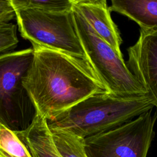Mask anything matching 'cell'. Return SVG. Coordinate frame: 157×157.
I'll return each mask as SVG.
<instances>
[{
	"label": "cell",
	"instance_id": "6da1fadb",
	"mask_svg": "<svg viewBox=\"0 0 157 157\" xmlns=\"http://www.w3.org/2000/svg\"><path fill=\"white\" fill-rule=\"evenodd\" d=\"M32 48L33 63L23 83L37 113L45 118L106 91L86 59L46 48Z\"/></svg>",
	"mask_w": 157,
	"mask_h": 157
},
{
	"label": "cell",
	"instance_id": "7a4b0ae2",
	"mask_svg": "<svg viewBox=\"0 0 157 157\" xmlns=\"http://www.w3.org/2000/svg\"><path fill=\"white\" fill-rule=\"evenodd\" d=\"M153 107L148 95L124 98L105 91L91 94L45 119L49 129L85 139L129 122Z\"/></svg>",
	"mask_w": 157,
	"mask_h": 157
},
{
	"label": "cell",
	"instance_id": "3957f363",
	"mask_svg": "<svg viewBox=\"0 0 157 157\" xmlns=\"http://www.w3.org/2000/svg\"><path fill=\"white\" fill-rule=\"evenodd\" d=\"M72 14L85 59L106 91L124 98L148 95L122 56L98 35L74 6Z\"/></svg>",
	"mask_w": 157,
	"mask_h": 157
},
{
	"label": "cell",
	"instance_id": "277c9868",
	"mask_svg": "<svg viewBox=\"0 0 157 157\" xmlns=\"http://www.w3.org/2000/svg\"><path fill=\"white\" fill-rule=\"evenodd\" d=\"M33 58V48L0 55V124L15 132L26 129L37 114L23 83Z\"/></svg>",
	"mask_w": 157,
	"mask_h": 157
},
{
	"label": "cell",
	"instance_id": "5b68a950",
	"mask_svg": "<svg viewBox=\"0 0 157 157\" xmlns=\"http://www.w3.org/2000/svg\"><path fill=\"white\" fill-rule=\"evenodd\" d=\"M15 11L21 36L28 40L33 47L46 48L85 59L72 10L49 12L21 9Z\"/></svg>",
	"mask_w": 157,
	"mask_h": 157
},
{
	"label": "cell",
	"instance_id": "8992f818",
	"mask_svg": "<svg viewBox=\"0 0 157 157\" xmlns=\"http://www.w3.org/2000/svg\"><path fill=\"white\" fill-rule=\"evenodd\" d=\"M151 110L117 128L85 138L87 156L147 157L157 118V112L152 115Z\"/></svg>",
	"mask_w": 157,
	"mask_h": 157
},
{
	"label": "cell",
	"instance_id": "52a82bcc",
	"mask_svg": "<svg viewBox=\"0 0 157 157\" xmlns=\"http://www.w3.org/2000/svg\"><path fill=\"white\" fill-rule=\"evenodd\" d=\"M128 53L127 67L146 90L157 111V31L140 29Z\"/></svg>",
	"mask_w": 157,
	"mask_h": 157
},
{
	"label": "cell",
	"instance_id": "ba28073f",
	"mask_svg": "<svg viewBox=\"0 0 157 157\" xmlns=\"http://www.w3.org/2000/svg\"><path fill=\"white\" fill-rule=\"evenodd\" d=\"M76 7L93 30L119 55L122 56L121 38L112 21L105 0H73Z\"/></svg>",
	"mask_w": 157,
	"mask_h": 157
},
{
	"label": "cell",
	"instance_id": "9c48e42d",
	"mask_svg": "<svg viewBox=\"0 0 157 157\" xmlns=\"http://www.w3.org/2000/svg\"><path fill=\"white\" fill-rule=\"evenodd\" d=\"M15 134L32 157H63L55 145L46 119L39 114L26 129Z\"/></svg>",
	"mask_w": 157,
	"mask_h": 157
},
{
	"label": "cell",
	"instance_id": "30bf717a",
	"mask_svg": "<svg viewBox=\"0 0 157 157\" xmlns=\"http://www.w3.org/2000/svg\"><path fill=\"white\" fill-rule=\"evenodd\" d=\"M109 9L126 16L142 30L157 31V0H112Z\"/></svg>",
	"mask_w": 157,
	"mask_h": 157
},
{
	"label": "cell",
	"instance_id": "8fae6325",
	"mask_svg": "<svg viewBox=\"0 0 157 157\" xmlns=\"http://www.w3.org/2000/svg\"><path fill=\"white\" fill-rule=\"evenodd\" d=\"M55 145L63 157H88L84 139L69 132L50 129Z\"/></svg>",
	"mask_w": 157,
	"mask_h": 157
},
{
	"label": "cell",
	"instance_id": "7c38bea8",
	"mask_svg": "<svg viewBox=\"0 0 157 157\" xmlns=\"http://www.w3.org/2000/svg\"><path fill=\"white\" fill-rule=\"evenodd\" d=\"M0 157H32L15 132L1 124Z\"/></svg>",
	"mask_w": 157,
	"mask_h": 157
},
{
	"label": "cell",
	"instance_id": "4fadbf2b",
	"mask_svg": "<svg viewBox=\"0 0 157 157\" xmlns=\"http://www.w3.org/2000/svg\"><path fill=\"white\" fill-rule=\"evenodd\" d=\"M14 10L31 9L49 12H65L72 10L73 0H10Z\"/></svg>",
	"mask_w": 157,
	"mask_h": 157
},
{
	"label": "cell",
	"instance_id": "5bb4252c",
	"mask_svg": "<svg viewBox=\"0 0 157 157\" xmlns=\"http://www.w3.org/2000/svg\"><path fill=\"white\" fill-rule=\"evenodd\" d=\"M18 43L17 26L12 23L0 24V55L10 52Z\"/></svg>",
	"mask_w": 157,
	"mask_h": 157
},
{
	"label": "cell",
	"instance_id": "9a60e30c",
	"mask_svg": "<svg viewBox=\"0 0 157 157\" xmlns=\"http://www.w3.org/2000/svg\"><path fill=\"white\" fill-rule=\"evenodd\" d=\"M15 17V11L10 0H0V24L9 23Z\"/></svg>",
	"mask_w": 157,
	"mask_h": 157
}]
</instances>
